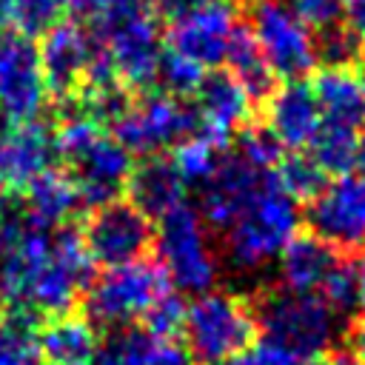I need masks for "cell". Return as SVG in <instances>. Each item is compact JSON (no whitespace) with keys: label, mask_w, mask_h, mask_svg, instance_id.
I'll use <instances>...</instances> for the list:
<instances>
[{"label":"cell","mask_w":365,"mask_h":365,"mask_svg":"<svg viewBox=\"0 0 365 365\" xmlns=\"http://www.w3.org/2000/svg\"><path fill=\"white\" fill-rule=\"evenodd\" d=\"M0 29H11V3L0 0Z\"/></svg>","instance_id":"obj_44"},{"label":"cell","mask_w":365,"mask_h":365,"mask_svg":"<svg viewBox=\"0 0 365 365\" xmlns=\"http://www.w3.org/2000/svg\"><path fill=\"white\" fill-rule=\"evenodd\" d=\"M331 365H365L362 359H356V356H351L345 348H339L334 356H331Z\"/></svg>","instance_id":"obj_42"},{"label":"cell","mask_w":365,"mask_h":365,"mask_svg":"<svg viewBox=\"0 0 365 365\" xmlns=\"http://www.w3.org/2000/svg\"><path fill=\"white\" fill-rule=\"evenodd\" d=\"M354 274H356V314H359V322L365 325V251L356 259Z\"/></svg>","instance_id":"obj_41"},{"label":"cell","mask_w":365,"mask_h":365,"mask_svg":"<svg viewBox=\"0 0 365 365\" xmlns=\"http://www.w3.org/2000/svg\"><path fill=\"white\" fill-rule=\"evenodd\" d=\"M80 234H83L91 262L103 268L145 259L154 242L151 220L128 200H114V202L94 208Z\"/></svg>","instance_id":"obj_11"},{"label":"cell","mask_w":365,"mask_h":365,"mask_svg":"<svg viewBox=\"0 0 365 365\" xmlns=\"http://www.w3.org/2000/svg\"><path fill=\"white\" fill-rule=\"evenodd\" d=\"M305 225L336 254L365 251V177L342 174L325 182L305 202Z\"/></svg>","instance_id":"obj_10"},{"label":"cell","mask_w":365,"mask_h":365,"mask_svg":"<svg viewBox=\"0 0 365 365\" xmlns=\"http://www.w3.org/2000/svg\"><path fill=\"white\" fill-rule=\"evenodd\" d=\"M257 334L254 311L245 299L225 291H205L185 308L182 345L197 365H220L251 345Z\"/></svg>","instance_id":"obj_7"},{"label":"cell","mask_w":365,"mask_h":365,"mask_svg":"<svg viewBox=\"0 0 365 365\" xmlns=\"http://www.w3.org/2000/svg\"><path fill=\"white\" fill-rule=\"evenodd\" d=\"M6 211V182H3V177H0V214Z\"/></svg>","instance_id":"obj_45"},{"label":"cell","mask_w":365,"mask_h":365,"mask_svg":"<svg viewBox=\"0 0 365 365\" xmlns=\"http://www.w3.org/2000/svg\"><path fill=\"white\" fill-rule=\"evenodd\" d=\"M265 125L282 143V148L302 151L322 125V114L311 83L285 80L265 97Z\"/></svg>","instance_id":"obj_18"},{"label":"cell","mask_w":365,"mask_h":365,"mask_svg":"<svg viewBox=\"0 0 365 365\" xmlns=\"http://www.w3.org/2000/svg\"><path fill=\"white\" fill-rule=\"evenodd\" d=\"M345 26L356 34L365 54V0H345Z\"/></svg>","instance_id":"obj_39"},{"label":"cell","mask_w":365,"mask_h":365,"mask_svg":"<svg viewBox=\"0 0 365 365\" xmlns=\"http://www.w3.org/2000/svg\"><path fill=\"white\" fill-rule=\"evenodd\" d=\"M0 365H43L34 314L23 308H6L0 314Z\"/></svg>","instance_id":"obj_28"},{"label":"cell","mask_w":365,"mask_h":365,"mask_svg":"<svg viewBox=\"0 0 365 365\" xmlns=\"http://www.w3.org/2000/svg\"><path fill=\"white\" fill-rule=\"evenodd\" d=\"M274 180H277V185H279L291 200H305V202L325 185V174H322V168L311 160L308 151L282 154L279 163L274 165Z\"/></svg>","instance_id":"obj_29"},{"label":"cell","mask_w":365,"mask_h":365,"mask_svg":"<svg viewBox=\"0 0 365 365\" xmlns=\"http://www.w3.org/2000/svg\"><path fill=\"white\" fill-rule=\"evenodd\" d=\"M314 46H317V63H322V68H354L362 57V46L345 23L317 31Z\"/></svg>","instance_id":"obj_31"},{"label":"cell","mask_w":365,"mask_h":365,"mask_svg":"<svg viewBox=\"0 0 365 365\" xmlns=\"http://www.w3.org/2000/svg\"><path fill=\"white\" fill-rule=\"evenodd\" d=\"M91 268H94V262L86 251L83 234L71 225L54 228L48 251L37 262V268L31 271L20 302L9 305V308H23L34 317H40V314H46V317L71 314L77 297L91 282Z\"/></svg>","instance_id":"obj_6"},{"label":"cell","mask_w":365,"mask_h":365,"mask_svg":"<svg viewBox=\"0 0 365 365\" xmlns=\"http://www.w3.org/2000/svg\"><path fill=\"white\" fill-rule=\"evenodd\" d=\"M46 97L37 43L14 29H0V117L9 123L34 120Z\"/></svg>","instance_id":"obj_12"},{"label":"cell","mask_w":365,"mask_h":365,"mask_svg":"<svg viewBox=\"0 0 365 365\" xmlns=\"http://www.w3.org/2000/svg\"><path fill=\"white\" fill-rule=\"evenodd\" d=\"M220 365H302L299 359H294L288 351H282V348H277V345H271V342H257V345H248V348H242L240 354H234V356H228L225 362H220Z\"/></svg>","instance_id":"obj_37"},{"label":"cell","mask_w":365,"mask_h":365,"mask_svg":"<svg viewBox=\"0 0 365 365\" xmlns=\"http://www.w3.org/2000/svg\"><path fill=\"white\" fill-rule=\"evenodd\" d=\"M91 54H94L91 29L74 20H60L57 26H51L37 46L40 71L48 94H54L63 103H71L86 83Z\"/></svg>","instance_id":"obj_14"},{"label":"cell","mask_w":365,"mask_h":365,"mask_svg":"<svg viewBox=\"0 0 365 365\" xmlns=\"http://www.w3.org/2000/svg\"><path fill=\"white\" fill-rule=\"evenodd\" d=\"M154 251L160 268L180 294L200 297L205 291H214L220 259L211 245L208 225L202 222L197 208L182 202L160 217L154 231Z\"/></svg>","instance_id":"obj_4"},{"label":"cell","mask_w":365,"mask_h":365,"mask_svg":"<svg viewBox=\"0 0 365 365\" xmlns=\"http://www.w3.org/2000/svg\"><path fill=\"white\" fill-rule=\"evenodd\" d=\"M251 106L254 100L228 71L205 74L194 94V111L200 120V131L222 145H228L234 134L251 123Z\"/></svg>","instance_id":"obj_17"},{"label":"cell","mask_w":365,"mask_h":365,"mask_svg":"<svg viewBox=\"0 0 365 365\" xmlns=\"http://www.w3.org/2000/svg\"><path fill=\"white\" fill-rule=\"evenodd\" d=\"M268 174L271 171L251 165L237 151H225L217 171L197 188V202H200L197 211L202 222L214 231H225L248 205V200L259 191Z\"/></svg>","instance_id":"obj_15"},{"label":"cell","mask_w":365,"mask_h":365,"mask_svg":"<svg viewBox=\"0 0 365 365\" xmlns=\"http://www.w3.org/2000/svg\"><path fill=\"white\" fill-rule=\"evenodd\" d=\"M317 297H319L339 319L356 314V274H354V265L339 259V262L331 268V274L325 277V282L319 285Z\"/></svg>","instance_id":"obj_34"},{"label":"cell","mask_w":365,"mask_h":365,"mask_svg":"<svg viewBox=\"0 0 365 365\" xmlns=\"http://www.w3.org/2000/svg\"><path fill=\"white\" fill-rule=\"evenodd\" d=\"M97 342V328L74 314L51 317L37 328V351L46 365H91Z\"/></svg>","instance_id":"obj_21"},{"label":"cell","mask_w":365,"mask_h":365,"mask_svg":"<svg viewBox=\"0 0 365 365\" xmlns=\"http://www.w3.org/2000/svg\"><path fill=\"white\" fill-rule=\"evenodd\" d=\"M336 262L339 254L331 245H325L314 234H294L279 251L274 268L279 288L294 294H317Z\"/></svg>","instance_id":"obj_19"},{"label":"cell","mask_w":365,"mask_h":365,"mask_svg":"<svg viewBox=\"0 0 365 365\" xmlns=\"http://www.w3.org/2000/svg\"><path fill=\"white\" fill-rule=\"evenodd\" d=\"M11 3V29L26 37H43L51 26L60 23L66 6L63 0H9Z\"/></svg>","instance_id":"obj_33"},{"label":"cell","mask_w":365,"mask_h":365,"mask_svg":"<svg viewBox=\"0 0 365 365\" xmlns=\"http://www.w3.org/2000/svg\"><path fill=\"white\" fill-rule=\"evenodd\" d=\"M125 356V365H197L180 339H160L143 328L114 331Z\"/></svg>","instance_id":"obj_27"},{"label":"cell","mask_w":365,"mask_h":365,"mask_svg":"<svg viewBox=\"0 0 365 365\" xmlns=\"http://www.w3.org/2000/svg\"><path fill=\"white\" fill-rule=\"evenodd\" d=\"M197 131L200 120L194 106L163 91H151L131 100L125 114L111 128V134L131 157H157Z\"/></svg>","instance_id":"obj_9"},{"label":"cell","mask_w":365,"mask_h":365,"mask_svg":"<svg viewBox=\"0 0 365 365\" xmlns=\"http://www.w3.org/2000/svg\"><path fill=\"white\" fill-rule=\"evenodd\" d=\"M228 151V145L211 140L208 134L197 131L191 137H185L182 143H177L171 148V165L177 168L180 180L185 182V188H200L220 165L222 154Z\"/></svg>","instance_id":"obj_26"},{"label":"cell","mask_w":365,"mask_h":365,"mask_svg":"<svg viewBox=\"0 0 365 365\" xmlns=\"http://www.w3.org/2000/svg\"><path fill=\"white\" fill-rule=\"evenodd\" d=\"M77 208H80V200L66 171L51 168L23 188V214L37 228H46V231L63 228L68 225Z\"/></svg>","instance_id":"obj_22"},{"label":"cell","mask_w":365,"mask_h":365,"mask_svg":"<svg viewBox=\"0 0 365 365\" xmlns=\"http://www.w3.org/2000/svg\"><path fill=\"white\" fill-rule=\"evenodd\" d=\"M234 151L262 171H274L282 157V143L268 131L265 123H248L242 131L234 134Z\"/></svg>","instance_id":"obj_32"},{"label":"cell","mask_w":365,"mask_h":365,"mask_svg":"<svg viewBox=\"0 0 365 365\" xmlns=\"http://www.w3.org/2000/svg\"><path fill=\"white\" fill-rule=\"evenodd\" d=\"M356 145H359V128H345V125H331L322 123L314 140L308 143L311 160L322 168V174H351L356 165Z\"/></svg>","instance_id":"obj_25"},{"label":"cell","mask_w":365,"mask_h":365,"mask_svg":"<svg viewBox=\"0 0 365 365\" xmlns=\"http://www.w3.org/2000/svg\"><path fill=\"white\" fill-rule=\"evenodd\" d=\"M205 77V68L197 66L194 60L171 51V48H163V57H160V68H157V80L154 86L168 94V97H177V100H188L197 94L200 83Z\"/></svg>","instance_id":"obj_30"},{"label":"cell","mask_w":365,"mask_h":365,"mask_svg":"<svg viewBox=\"0 0 365 365\" xmlns=\"http://www.w3.org/2000/svg\"><path fill=\"white\" fill-rule=\"evenodd\" d=\"M225 63H228V74L248 91V97L254 103H265V97L277 88V77H274L271 66L265 63L257 40L251 37L245 23L237 26L228 54H225Z\"/></svg>","instance_id":"obj_24"},{"label":"cell","mask_w":365,"mask_h":365,"mask_svg":"<svg viewBox=\"0 0 365 365\" xmlns=\"http://www.w3.org/2000/svg\"><path fill=\"white\" fill-rule=\"evenodd\" d=\"M359 86H362V106H365V77L359 80Z\"/></svg>","instance_id":"obj_47"},{"label":"cell","mask_w":365,"mask_h":365,"mask_svg":"<svg viewBox=\"0 0 365 365\" xmlns=\"http://www.w3.org/2000/svg\"><path fill=\"white\" fill-rule=\"evenodd\" d=\"M165 291H171V282L157 259H137L128 265L106 268L103 274L91 277L83 291L86 319L106 331L131 328V322L143 319Z\"/></svg>","instance_id":"obj_5"},{"label":"cell","mask_w":365,"mask_h":365,"mask_svg":"<svg viewBox=\"0 0 365 365\" xmlns=\"http://www.w3.org/2000/svg\"><path fill=\"white\" fill-rule=\"evenodd\" d=\"M322 123L331 125H345V128H359L365 120V106H362V86L354 68H322L317 80L311 83Z\"/></svg>","instance_id":"obj_23"},{"label":"cell","mask_w":365,"mask_h":365,"mask_svg":"<svg viewBox=\"0 0 365 365\" xmlns=\"http://www.w3.org/2000/svg\"><path fill=\"white\" fill-rule=\"evenodd\" d=\"M57 157L66 163V174L74 182L80 208H100L120 200L128 185L134 157L120 145V140L68 106L54 128Z\"/></svg>","instance_id":"obj_1"},{"label":"cell","mask_w":365,"mask_h":365,"mask_svg":"<svg viewBox=\"0 0 365 365\" xmlns=\"http://www.w3.org/2000/svg\"><path fill=\"white\" fill-rule=\"evenodd\" d=\"M237 26L240 20L231 0H200L188 14L168 26L165 48L194 60L202 68H211L225 63Z\"/></svg>","instance_id":"obj_13"},{"label":"cell","mask_w":365,"mask_h":365,"mask_svg":"<svg viewBox=\"0 0 365 365\" xmlns=\"http://www.w3.org/2000/svg\"><path fill=\"white\" fill-rule=\"evenodd\" d=\"M185 299L180 297V291H165L143 317V331L160 336V339H177L182 336V325H185Z\"/></svg>","instance_id":"obj_35"},{"label":"cell","mask_w":365,"mask_h":365,"mask_svg":"<svg viewBox=\"0 0 365 365\" xmlns=\"http://www.w3.org/2000/svg\"><path fill=\"white\" fill-rule=\"evenodd\" d=\"M54 128L40 117L0 125V177L11 188H26L57 163Z\"/></svg>","instance_id":"obj_16"},{"label":"cell","mask_w":365,"mask_h":365,"mask_svg":"<svg viewBox=\"0 0 365 365\" xmlns=\"http://www.w3.org/2000/svg\"><path fill=\"white\" fill-rule=\"evenodd\" d=\"M291 6L299 20L314 31L345 23V0H291Z\"/></svg>","instance_id":"obj_36"},{"label":"cell","mask_w":365,"mask_h":365,"mask_svg":"<svg viewBox=\"0 0 365 365\" xmlns=\"http://www.w3.org/2000/svg\"><path fill=\"white\" fill-rule=\"evenodd\" d=\"M125 191H128V202L137 205L148 220H160L171 208L185 202V182L180 180L171 160L163 154L143 157V163L131 168Z\"/></svg>","instance_id":"obj_20"},{"label":"cell","mask_w":365,"mask_h":365,"mask_svg":"<svg viewBox=\"0 0 365 365\" xmlns=\"http://www.w3.org/2000/svg\"><path fill=\"white\" fill-rule=\"evenodd\" d=\"M245 26L257 40L274 77L305 80V74L319 66L314 31L299 20L291 0H251Z\"/></svg>","instance_id":"obj_8"},{"label":"cell","mask_w":365,"mask_h":365,"mask_svg":"<svg viewBox=\"0 0 365 365\" xmlns=\"http://www.w3.org/2000/svg\"><path fill=\"white\" fill-rule=\"evenodd\" d=\"M302 365H331V359H311V362H302Z\"/></svg>","instance_id":"obj_46"},{"label":"cell","mask_w":365,"mask_h":365,"mask_svg":"<svg viewBox=\"0 0 365 365\" xmlns=\"http://www.w3.org/2000/svg\"><path fill=\"white\" fill-rule=\"evenodd\" d=\"M63 6L74 14V17H80V20H97V17H103L106 14V9L111 6V0H63Z\"/></svg>","instance_id":"obj_38"},{"label":"cell","mask_w":365,"mask_h":365,"mask_svg":"<svg viewBox=\"0 0 365 365\" xmlns=\"http://www.w3.org/2000/svg\"><path fill=\"white\" fill-rule=\"evenodd\" d=\"M299 228L297 200H291L274 180V171L248 200L240 217L222 231V259L237 279L259 277L277 262L285 242Z\"/></svg>","instance_id":"obj_2"},{"label":"cell","mask_w":365,"mask_h":365,"mask_svg":"<svg viewBox=\"0 0 365 365\" xmlns=\"http://www.w3.org/2000/svg\"><path fill=\"white\" fill-rule=\"evenodd\" d=\"M362 177H365V131H359V145H356V165H354Z\"/></svg>","instance_id":"obj_43"},{"label":"cell","mask_w":365,"mask_h":365,"mask_svg":"<svg viewBox=\"0 0 365 365\" xmlns=\"http://www.w3.org/2000/svg\"><path fill=\"white\" fill-rule=\"evenodd\" d=\"M151 3V11L157 14V17H165V20H177V17H182V14H188L200 0H148Z\"/></svg>","instance_id":"obj_40"},{"label":"cell","mask_w":365,"mask_h":365,"mask_svg":"<svg viewBox=\"0 0 365 365\" xmlns=\"http://www.w3.org/2000/svg\"><path fill=\"white\" fill-rule=\"evenodd\" d=\"M251 311L265 342L288 351L299 362L322 359V354L336 345L342 325L317 294H294L285 288L259 291Z\"/></svg>","instance_id":"obj_3"}]
</instances>
